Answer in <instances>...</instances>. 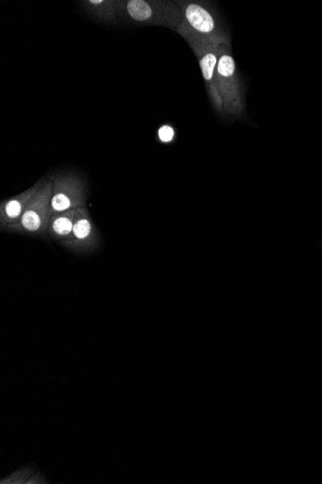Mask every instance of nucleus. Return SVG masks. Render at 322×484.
<instances>
[{
	"instance_id": "1",
	"label": "nucleus",
	"mask_w": 322,
	"mask_h": 484,
	"mask_svg": "<svg viewBox=\"0 0 322 484\" xmlns=\"http://www.w3.org/2000/svg\"><path fill=\"white\" fill-rule=\"evenodd\" d=\"M118 18L128 23L163 26L177 31L182 13L177 1L118 0Z\"/></svg>"
},
{
	"instance_id": "2",
	"label": "nucleus",
	"mask_w": 322,
	"mask_h": 484,
	"mask_svg": "<svg viewBox=\"0 0 322 484\" xmlns=\"http://www.w3.org/2000/svg\"><path fill=\"white\" fill-rule=\"evenodd\" d=\"M217 49V85L223 101L225 118H239L245 109L244 83L232 54L231 45L221 44Z\"/></svg>"
},
{
	"instance_id": "3",
	"label": "nucleus",
	"mask_w": 322,
	"mask_h": 484,
	"mask_svg": "<svg viewBox=\"0 0 322 484\" xmlns=\"http://www.w3.org/2000/svg\"><path fill=\"white\" fill-rule=\"evenodd\" d=\"M182 22L195 33L207 38L216 46L231 45V38L215 5L209 1L179 0Z\"/></svg>"
},
{
	"instance_id": "4",
	"label": "nucleus",
	"mask_w": 322,
	"mask_h": 484,
	"mask_svg": "<svg viewBox=\"0 0 322 484\" xmlns=\"http://www.w3.org/2000/svg\"><path fill=\"white\" fill-rule=\"evenodd\" d=\"M176 32L187 42L190 48L196 55L211 101L216 112L225 118L223 101L217 85L218 46L212 43L207 38L193 32L183 22Z\"/></svg>"
},
{
	"instance_id": "5",
	"label": "nucleus",
	"mask_w": 322,
	"mask_h": 484,
	"mask_svg": "<svg viewBox=\"0 0 322 484\" xmlns=\"http://www.w3.org/2000/svg\"><path fill=\"white\" fill-rule=\"evenodd\" d=\"M51 196L52 182L48 176L44 185L30 201L21 218L5 230L14 234L46 237L48 224L52 217Z\"/></svg>"
},
{
	"instance_id": "6",
	"label": "nucleus",
	"mask_w": 322,
	"mask_h": 484,
	"mask_svg": "<svg viewBox=\"0 0 322 484\" xmlns=\"http://www.w3.org/2000/svg\"><path fill=\"white\" fill-rule=\"evenodd\" d=\"M52 182V215L86 207L87 186L81 177L72 172L49 175Z\"/></svg>"
},
{
	"instance_id": "7",
	"label": "nucleus",
	"mask_w": 322,
	"mask_h": 484,
	"mask_svg": "<svg viewBox=\"0 0 322 484\" xmlns=\"http://www.w3.org/2000/svg\"><path fill=\"white\" fill-rule=\"evenodd\" d=\"M60 244L68 251L77 254H89L99 248V232L86 207L80 209L71 236L60 242Z\"/></svg>"
},
{
	"instance_id": "8",
	"label": "nucleus",
	"mask_w": 322,
	"mask_h": 484,
	"mask_svg": "<svg viewBox=\"0 0 322 484\" xmlns=\"http://www.w3.org/2000/svg\"><path fill=\"white\" fill-rule=\"evenodd\" d=\"M47 177H44L43 179L38 181L36 184L30 186L26 190L10 198H7L1 202L0 227L2 229H6L8 226L16 224L21 218L30 201L46 182Z\"/></svg>"
},
{
	"instance_id": "9",
	"label": "nucleus",
	"mask_w": 322,
	"mask_h": 484,
	"mask_svg": "<svg viewBox=\"0 0 322 484\" xmlns=\"http://www.w3.org/2000/svg\"><path fill=\"white\" fill-rule=\"evenodd\" d=\"M78 3L89 18L105 24L118 23V0H83Z\"/></svg>"
},
{
	"instance_id": "10",
	"label": "nucleus",
	"mask_w": 322,
	"mask_h": 484,
	"mask_svg": "<svg viewBox=\"0 0 322 484\" xmlns=\"http://www.w3.org/2000/svg\"><path fill=\"white\" fill-rule=\"evenodd\" d=\"M80 209H72L52 215L47 228V238L59 243L68 239L79 216Z\"/></svg>"
},
{
	"instance_id": "11",
	"label": "nucleus",
	"mask_w": 322,
	"mask_h": 484,
	"mask_svg": "<svg viewBox=\"0 0 322 484\" xmlns=\"http://www.w3.org/2000/svg\"><path fill=\"white\" fill-rule=\"evenodd\" d=\"M174 137H175V131L173 127H171L170 125H163L159 128L158 138L162 142L168 143L174 139Z\"/></svg>"
}]
</instances>
